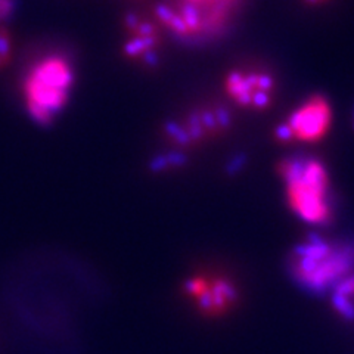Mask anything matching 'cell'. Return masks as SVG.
Instances as JSON below:
<instances>
[{"label":"cell","instance_id":"obj_1","mask_svg":"<svg viewBox=\"0 0 354 354\" xmlns=\"http://www.w3.org/2000/svg\"><path fill=\"white\" fill-rule=\"evenodd\" d=\"M289 270L310 293L324 294L354 273V245L310 235L291 253Z\"/></svg>","mask_w":354,"mask_h":354},{"label":"cell","instance_id":"obj_2","mask_svg":"<svg viewBox=\"0 0 354 354\" xmlns=\"http://www.w3.org/2000/svg\"><path fill=\"white\" fill-rule=\"evenodd\" d=\"M288 207L306 225L322 226L332 218L331 179L326 167L311 157L287 158L279 165Z\"/></svg>","mask_w":354,"mask_h":354},{"label":"cell","instance_id":"obj_3","mask_svg":"<svg viewBox=\"0 0 354 354\" xmlns=\"http://www.w3.org/2000/svg\"><path fill=\"white\" fill-rule=\"evenodd\" d=\"M74 85L71 61L62 55H46L37 59L27 71L23 83L28 116L39 126H50L67 105Z\"/></svg>","mask_w":354,"mask_h":354},{"label":"cell","instance_id":"obj_4","mask_svg":"<svg viewBox=\"0 0 354 354\" xmlns=\"http://www.w3.org/2000/svg\"><path fill=\"white\" fill-rule=\"evenodd\" d=\"M331 120L329 102L324 96H313L276 127L275 138L280 142H317L328 133Z\"/></svg>","mask_w":354,"mask_h":354},{"label":"cell","instance_id":"obj_5","mask_svg":"<svg viewBox=\"0 0 354 354\" xmlns=\"http://www.w3.org/2000/svg\"><path fill=\"white\" fill-rule=\"evenodd\" d=\"M225 90L239 107L264 110L272 103L275 80L266 71L233 70L226 76Z\"/></svg>","mask_w":354,"mask_h":354},{"label":"cell","instance_id":"obj_6","mask_svg":"<svg viewBox=\"0 0 354 354\" xmlns=\"http://www.w3.org/2000/svg\"><path fill=\"white\" fill-rule=\"evenodd\" d=\"M186 294L196 298L198 306L205 313L217 315L227 307L233 306L238 298V289L232 280L216 278L207 280L204 278H192L185 284Z\"/></svg>","mask_w":354,"mask_h":354},{"label":"cell","instance_id":"obj_7","mask_svg":"<svg viewBox=\"0 0 354 354\" xmlns=\"http://www.w3.org/2000/svg\"><path fill=\"white\" fill-rule=\"evenodd\" d=\"M331 306L341 319L354 320V273L331 289Z\"/></svg>","mask_w":354,"mask_h":354},{"label":"cell","instance_id":"obj_8","mask_svg":"<svg viewBox=\"0 0 354 354\" xmlns=\"http://www.w3.org/2000/svg\"><path fill=\"white\" fill-rule=\"evenodd\" d=\"M187 163V157L180 152H171L165 155H157L151 163L149 169L154 173H161L164 170H169L171 167H182Z\"/></svg>","mask_w":354,"mask_h":354},{"label":"cell","instance_id":"obj_9","mask_svg":"<svg viewBox=\"0 0 354 354\" xmlns=\"http://www.w3.org/2000/svg\"><path fill=\"white\" fill-rule=\"evenodd\" d=\"M10 56V39L3 28H0V61L5 62Z\"/></svg>","mask_w":354,"mask_h":354},{"label":"cell","instance_id":"obj_10","mask_svg":"<svg viewBox=\"0 0 354 354\" xmlns=\"http://www.w3.org/2000/svg\"><path fill=\"white\" fill-rule=\"evenodd\" d=\"M14 0H0V24L10 19L14 14Z\"/></svg>","mask_w":354,"mask_h":354},{"label":"cell","instance_id":"obj_11","mask_svg":"<svg viewBox=\"0 0 354 354\" xmlns=\"http://www.w3.org/2000/svg\"><path fill=\"white\" fill-rule=\"evenodd\" d=\"M242 165H245V157H244V155H238V157L232 163H229V165H227L229 174L238 173L239 170L242 169Z\"/></svg>","mask_w":354,"mask_h":354},{"label":"cell","instance_id":"obj_12","mask_svg":"<svg viewBox=\"0 0 354 354\" xmlns=\"http://www.w3.org/2000/svg\"><path fill=\"white\" fill-rule=\"evenodd\" d=\"M306 2H309V3H320V2H324V0H306Z\"/></svg>","mask_w":354,"mask_h":354}]
</instances>
